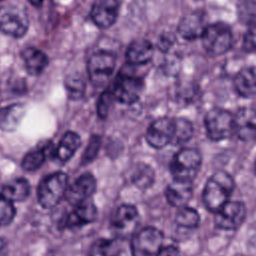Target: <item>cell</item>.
<instances>
[{"label":"cell","mask_w":256,"mask_h":256,"mask_svg":"<svg viewBox=\"0 0 256 256\" xmlns=\"http://www.w3.org/2000/svg\"><path fill=\"white\" fill-rule=\"evenodd\" d=\"M133 182L141 188L148 187L154 179L153 170L145 164H139L132 176Z\"/></svg>","instance_id":"29"},{"label":"cell","mask_w":256,"mask_h":256,"mask_svg":"<svg viewBox=\"0 0 256 256\" xmlns=\"http://www.w3.org/2000/svg\"><path fill=\"white\" fill-rule=\"evenodd\" d=\"M174 130L171 143L174 145L183 144L191 139L194 133L193 124L186 118H173Z\"/></svg>","instance_id":"27"},{"label":"cell","mask_w":256,"mask_h":256,"mask_svg":"<svg viewBox=\"0 0 256 256\" xmlns=\"http://www.w3.org/2000/svg\"><path fill=\"white\" fill-rule=\"evenodd\" d=\"M100 138L98 136H93L91 137L87 147H86V150L83 154V158H82V162L85 164V163H88V162H91L97 155L98 151H99V148H100Z\"/></svg>","instance_id":"33"},{"label":"cell","mask_w":256,"mask_h":256,"mask_svg":"<svg viewBox=\"0 0 256 256\" xmlns=\"http://www.w3.org/2000/svg\"><path fill=\"white\" fill-rule=\"evenodd\" d=\"M156 256H180V251L175 246L163 247Z\"/></svg>","instance_id":"36"},{"label":"cell","mask_w":256,"mask_h":256,"mask_svg":"<svg viewBox=\"0 0 256 256\" xmlns=\"http://www.w3.org/2000/svg\"><path fill=\"white\" fill-rule=\"evenodd\" d=\"M243 48L247 52H256V24L252 25L243 39Z\"/></svg>","instance_id":"35"},{"label":"cell","mask_w":256,"mask_h":256,"mask_svg":"<svg viewBox=\"0 0 256 256\" xmlns=\"http://www.w3.org/2000/svg\"><path fill=\"white\" fill-rule=\"evenodd\" d=\"M15 216V208L11 201L0 194V227L8 225Z\"/></svg>","instance_id":"31"},{"label":"cell","mask_w":256,"mask_h":256,"mask_svg":"<svg viewBox=\"0 0 256 256\" xmlns=\"http://www.w3.org/2000/svg\"><path fill=\"white\" fill-rule=\"evenodd\" d=\"M96 190V180L89 173L82 174L73 184L67 188L65 197L66 200L73 206L87 201Z\"/></svg>","instance_id":"13"},{"label":"cell","mask_w":256,"mask_h":256,"mask_svg":"<svg viewBox=\"0 0 256 256\" xmlns=\"http://www.w3.org/2000/svg\"><path fill=\"white\" fill-rule=\"evenodd\" d=\"M7 254V245L4 239L0 237V256H6Z\"/></svg>","instance_id":"37"},{"label":"cell","mask_w":256,"mask_h":256,"mask_svg":"<svg viewBox=\"0 0 256 256\" xmlns=\"http://www.w3.org/2000/svg\"><path fill=\"white\" fill-rule=\"evenodd\" d=\"M232 32L224 23L207 25L201 35L204 49L212 56L226 53L232 45Z\"/></svg>","instance_id":"4"},{"label":"cell","mask_w":256,"mask_h":256,"mask_svg":"<svg viewBox=\"0 0 256 256\" xmlns=\"http://www.w3.org/2000/svg\"><path fill=\"white\" fill-rule=\"evenodd\" d=\"M81 144L80 136L73 131H67L63 137L61 138L60 142L58 143L57 147L54 150L53 156L56 161L60 163L67 162L77 151Z\"/></svg>","instance_id":"20"},{"label":"cell","mask_w":256,"mask_h":256,"mask_svg":"<svg viewBox=\"0 0 256 256\" xmlns=\"http://www.w3.org/2000/svg\"><path fill=\"white\" fill-rule=\"evenodd\" d=\"M175 221L178 226L184 227V228H195L198 226L200 221V216L197 210L185 206L182 208H179Z\"/></svg>","instance_id":"28"},{"label":"cell","mask_w":256,"mask_h":256,"mask_svg":"<svg viewBox=\"0 0 256 256\" xmlns=\"http://www.w3.org/2000/svg\"><path fill=\"white\" fill-rule=\"evenodd\" d=\"M254 170H255V174H256V161H255V165H254Z\"/></svg>","instance_id":"39"},{"label":"cell","mask_w":256,"mask_h":256,"mask_svg":"<svg viewBox=\"0 0 256 256\" xmlns=\"http://www.w3.org/2000/svg\"><path fill=\"white\" fill-rule=\"evenodd\" d=\"M204 16L201 13L193 12L184 16L178 25L179 34L187 39L193 40L197 37H201L204 29L206 28Z\"/></svg>","instance_id":"18"},{"label":"cell","mask_w":256,"mask_h":256,"mask_svg":"<svg viewBox=\"0 0 256 256\" xmlns=\"http://www.w3.org/2000/svg\"><path fill=\"white\" fill-rule=\"evenodd\" d=\"M246 217V207L240 201H228L215 212V225L222 230H235Z\"/></svg>","instance_id":"10"},{"label":"cell","mask_w":256,"mask_h":256,"mask_svg":"<svg viewBox=\"0 0 256 256\" xmlns=\"http://www.w3.org/2000/svg\"><path fill=\"white\" fill-rule=\"evenodd\" d=\"M235 188L232 176L225 171H217L210 176L203 189V203L211 212L218 211L229 198Z\"/></svg>","instance_id":"1"},{"label":"cell","mask_w":256,"mask_h":256,"mask_svg":"<svg viewBox=\"0 0 256 256\" xmlns=\"http://www.w3.org/2000/svg\"><path fill=\"white\" fill-rule=\"evenodd\" d=\"M24 107L20 104H12L0 110V128L12 131L17 128L23 118Z\"/></svg>","instance_id":"24"},{"label":"cell","mask_w":256,"mask_h":256,"mask_svg":"<svg viewBox=\"0 0 256 256\" xmlns=\"http://www.w3.org/2000/svg\"><path fill=\"white\" fill-rule=\"evenodd\" d=\"M202 163V156L197 149L183 148L170 162V172L174 180L192 182L197 176Z\"/></svg>","instance_id":"2"},{"label":"cell","mask_w":256,"mask_h":256,"mask_svg":"<svg viewBox=\"0 0 256 256\" xmlns=\"http://www.w3.org/2000/svg\"><path fill=\"white\" fill-rule=\"evenodd\" d=\"M29 2H30L32 5L38 7V6H40V5L42 4L43 0H29Z\"/></svg>","instance_id":"38"},{"label":"cell","mask_w":256,"mask_h":256,"mask_svg":"<svg viewBox=\"0 0 256 256\" xmlns=\"http://www.w3.org/2000/svg\"><path fill=\"white\" fill-rule=\"evenodd\" d=\"M21 56L27 72L33 76L41 74L49 62L47 55L35 47L25 48L22 51Z\"/></svg>","instance_id":"21"},{"label":"cell","mask_w":256,"mask_h":256,"mask_svg":"<svg viewBox=\"0 0 256 256\" xmlns=\"http://www.w3.org/2000/svg\"><path fill=\"white\" fill-rule=\"evenodd\" d=\"M115 63V56L111 52L98 51L93 53L87 62V71L92 84L97 87L105 85L113 74Z\"/></svg>","instance_id":"7"},{"label":"cell","mask_w":256,"mask_h":256,"mask_svg":"<svg viewBox=\"0 0 256 256\" xmlns=\"http://www.w3.org/2000/svg\"><path fill=\"white\" fill-rule=\"evenodd\" d=\"M154 49L151 42L146 39L134 40L128 47L126 59L132 65H143L153 57Z\"/></svg>","instance_id":"19"},{"label":"cell","mask_w":256,"mask_h":256,"mask_svg":"<svg viewBox=\"0 0 256 256\" xmlns=\"http://www.w3.org/2000/svg\"><path fill=\"white\" fill-rule=\"evenodd\" d=\"M242 7L239 10V13L241 15L242 21L248 23L251 22L252 19L256 17V3H253L252 1H245L241 5Z\"/></svg>","instance_id":"34"},{"label":"cell","mask_w":256,"mask_h":256,"mask_svg":"<svg viewBox=\"0 0 256 256\" xmlns=\"http://www.w3.org/2000/svg\"><path fill=\"white\" fill-rule=\"evenodd\" d=\"M234 133L241 140H252L256 137V109L242 107L233 116Z\"/></svg>","instance_id":"15"},{"label":"cell","mask_w":256,"mask_h":256,"mask_svg":"<svg viewBox=\"0 0 256 256\" xmlns=\"http://www.w3.org/2000/svg\"><path fill=\"white\" fill-rule=\"evenodd\" d=\"M174 130V119L170 117H161L153 121L147 129L146 141L155 148L161 149L171 143Z\"/></svg>","instance_id":"12"},{"label":"cell","mask_w":256,"mask_h":256,"mask_svg":"<svg viewBox=\"0 0 256 256\" xmlns=\"http://www.w3.org/2000/svg\"><path fill=\"white\" fill-rule=\"evenodd\" d=\"M163 233L155 227H145L131 237L133 256H156L163 248Z\"/></svg>","instance_id":"5"},{"label":"cell","mask_w":256,"mask_h":256,"mask_svg":"<svg viewBox=\"0 0 256 256\" xmlns=\"http://www.w3.org/2000/svg\"><path fill=\"white\" fill-rule=\"evenodd\" d=\"M30 193L29 182L24 178L13 179L6 183L1 190V195L9 201H23Z\"/></svg>","instance_id":"23"},{"label":"cell","mask_w":256,"mask_h":256,"mask_svg":"<svg viewBox=\"0 0 256 256\" xmlns=\"http://www.w3.org/2000/svg\"><path fill=\"white\" fill-rule=\"evenodd\" d=\"M68 176L64 172H54L46 176L38 186L39 204L46 209L56 206L67 191Z\"/></svg>","instance_id":"3"},{"label":"cell","mask_w":256,"mask_h":256,"mask_svg":"<svg viewBox=\"0 0 256 256\" xmlns=\"http://www.w3.org/2000/svg\"><path fill=\"white\" fill-rule=\"evenodd\" d=\"M143 90V82L140 78L119 74L111 88L114 100L123 104H133L136 102Z\"/></svg>","instance_id":"9"},{"label":"cell","mask_w":256,"mask_h":256,"mask_svg":"<svg viewBox=\"0 0 256 256\" xmlns=\"http://www.w3.org/2000/svg\"><path fill=\"white\" fill-rule=\"evenodd\" d=\"M114 97L112 95L111 89L106 90L101 94L97 103V113L100 118H105L108 115Z\"/></svg>","instance_id":"32"},{"label":"cell","mask_w":256,"mask_h":256,"mask_svg":"<svg viewBox=\"0 0 256 256\" xmlns=\"http://www.w3.org/2000/svg\"><path fill=\"white\" fill-rule=\"evenodd\" d=\"M121 252V244L116 239H98L90 250L88 256H119Z\"/></svg>","instance_id":"26"},{"label":"cell","mask_w":256,"mask_h":256,"mask_svg":"<svg viewBox=\"0 0 256 256\" xmlns=\"http://www.w3.org/2000/svg\"><path fill=\"white\" fill-rule=\"evenodd\" d=\"M139 222V214L135 206L123 204L112 215L111 226L119 237L125 238L133 233Z\"/></svg>","instance_id":"11"},{"label":"cell","mask_w":256,"mask_h":256,"mask_svg":"<svg viewBox=\"0 0 256 256\" xmlns=\"http://www.w3.org/2000/svg\"><path fill=\"white\" fill-rule=\"evenodd\" d=\"M65 86L68 95L71 99H79L83 96L85 91V82L79 75L69 76L65 81Z\"/></svg>","instance_id":"30"},{"label":"cell","mask_w":256,"mask_h":256,"mask_svg":"<svg viewBox=\"0 0 256 256\" xmlns=\"http://www.w3.org/2000/svg\"><path fill=\"white\" fill-rule=\"evenodd\" d=\"M52 144L50 142L29 151L22 160V168L26 171H35L45 162L48 153L51 151Z\"/></svg>","instance_id":"25"},{"label":"cell","mask_w":256,"mask_h":256,"mask_svg":"<svg viewBox=\"0 0 256 256\" xmlns=\"http://www.w3.org/2000/svg\"><path fill=\"white\" fill-rule=\"evenodd\" d=\"M234 87L243 97L256 95V71L253 68H243L234 78Z\"/></svg>","instance_id":"22"},{"label":"cell","mask_w":256,"mask_h":256,"mask_svg":"<svg viewBox=\"0 0 256 256\" xmlns=\"http://www.w3.org/2000/svg\"><path fill=\"white\" fill-rule=\"evenodd\" d=\"M118 11V0H97L92 6L90 16L97 27L105 29L115 23Z\"/></svg>","instance_id":"14"},{"label":"cell","mask_w":256,"mask_h":256,"mask_svg":"<svg viewBox=\"0 0 256 256\" xmlns=\"http://www.w3.org/2000/svg\"><path fill=\"white\" fill-rule=\"evenodd\" d=\"M193 194L192 182L173 180L165 191V196L170 205L176 208H182L187 206Z\"/></svg>","instance_id":"17"},{"label":"cell","mask_w":256,"mask_h":256,"mask_svg":"<svg viewBox=\"0 0 256 256\" xmlns=\"http://www.w3.org/2000/svg\"><path fill=\"white\" fill-rule=\"evenodd\" d=\"M233 116L222 108H213L207 112L204 124L208 137L213 141H221L234 132Z\"/></svg>","instance_id":"6"},{"label":"cell","mask_w":256,"mask_h":256,"mask_svg":"<svg viewBox=\"0 0 256 256\" xmlns=\"http://www.w3.org/2000/svg\"><path fill=\"white\" fill-rule=\"evenodd\" d=\"M26 12L15 5L0 7V31L12 37H22L28 30Z\"/></svg>","instance_id":"8"},{"label":"cell","mask_w":256,"mask_h":256,"mask_svg":"<svg viewBox=\"0 0 256 256\" xmlns=\"http://www.w3.org/2000/svg\"><path fill=\"white\" fill-rule=\"evenodd\" d=\"M97 210L95 205L90 201H85L74 206V209L67 214L62 222L64 228H73L93 222L96 218Z\"/></svg>","instance_id":"16"}]
</instances>
